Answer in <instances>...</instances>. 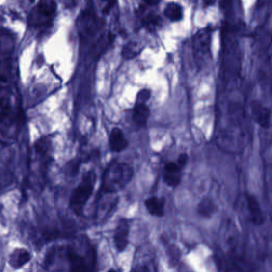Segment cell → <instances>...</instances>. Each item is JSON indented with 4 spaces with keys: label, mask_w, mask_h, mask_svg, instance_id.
Segmentation results:
<instances>
[{
    "label": "cell",
    "mask_w": 272,
    "mask_h": 272,
    "mask_svg": "<svg viewBox=\"0 0 272 272\" xmlns=\"http://www.w3.org/2000/svg\"><path fill=\"white\" fill-rule=\"evenodd\" d=\"M133 177V168L126 163L114 162L108 167L102 181V190L107 193H114L130 182Z\"/></svg>",
    "instance_id": "obj_1"
},
{
    "label": "cell",
    "mask_w": 272,
    "mask_h": 272,
    "mask_svg": "<svg viewBox=\"0 0 272 272\" xmlns=\"http://www.w3.org/2000/svg\"><path fill=\"white\" fill-rule=\"evenodd\" d=\"M96 184V176L94 172H88L83 178L81 183L77 186L70 199V207L75 213L80 214L85 206L88 199L92 196Z\"/></svg>",
    "instance_id": "obj_2"
},
{
    "label": "cell",
    "mask_w": 272,
    "mask_h": 272,
    "mask_svg": "<svg viewBox=\"0 0 272 272\" xmlns=\"http://www.w3.org/2000/svg\"><path fill=\"white\" fill-rule=\"evenodd\" d=\"M212 32L209 29L200 30L193 38L192 50L195 62L199 68H203L211 59Z\"/></svg>",
    "instance_id": "obj_3"
},
{
    "label": "cell",
    "mask_w": 272,
    "mask_h": 272,
    "mask_svg": "<svg viewBox=\"0 0 272 272\" xmlns=\"http://www.w3.org/2000/svg\"><path fill=\"white\" fill-rule=\"evenodd\" d=\"M250 109L252 118H253V121L255 124L260 128L264 129V130H268L271 126V109L265 105V103H263L261 100L257 99L252 100Z\"/></svg>",
    "instance_id": "obj_4"
},
{
    "label": "cell",
    "mask_w": 272,
    "mask_h": 272,
    "mask_svg": "<svg viewBox=\"0 0 272 272\" xmlns=\"http://www.w3.org/2000/svg\"><path fill=\"white\" fill-rule=\"evenodd\" d=\"M245 204L249 212L250 222L254 226H262L265 223V215L262 210V206L255 195L251 192L245 193Z\"/></svg>",
    "instance_id": "obj_5"
},
{
    "label": "cell",
    "mask_w": 272,
    "mask_h": 272,
    "mask_svg": "<svg viewBox=\"0 0 272 272\" xmlns=\"http://www.w3.org/2000/svg\"><path fill=\"white\" fill-rule=\"evenodd\" d=\"M182 169L177 162H170L165 165L163 170L164 182L170 187H177L182 180Z\"/></svg>",
    "instance_id": "obj_6"
},
{
    "label": "cell",
    "mask_w": 272,
    "mask_h": 272,
    "mask_svg": "<svg viewBox=\"0 0 272 272\" xmlns=\"http://www.w3.org/2000/svg\"><path fill=\"white\" fill-rule=\"evenodd\" d=\"M129 232H130V225H129L128 220L121 219L116 226L114 234V243L115 247L119 252L125 251L129 243Z\"/></svg>",
    "instance_id": "obj_7"
},
{
    "label": "cell",
    "mask_w": 272,
    "mask_h": 272,
    "mask_svg": "<svg viewBox=\"0 0 272 272\" xmlns=\"http://www.w3.org/2000/svg\"><path fill=\"white\" fill-rule=\"evenodd\" d=\"M196 212L201 218H212L217 212V204L215 202V200L211 197H203L199 201Z\"/></svg>",
    "instance_id": "obj_8"
},
{
    "label": "cell",
    "mask_w": 272,
    "mask_h": 272,
    "mask_svg": "<svg viewBox=\"0 0 272 272\" xmlns=\"http://www.w3.org/2000/svg\"><path fill=\"white\" fill-rule=\"evenodd\" d=\"M109 147L115 152L124 151L128 147V140L120 129L114 128L109 134Z\"/></svg>",
    "instance_id": "obj_9"
},
{
    "label": "cell",
    "mask_w": 272,
    "mask_h": 272,
    "mask_svg": "<svg viewBox=\"0 0 272 272\" xmlns=\"http://www.w3.org/2000/svg\"><path fill=\"white\" fill-rule=\"evenodd\" d=\"M146 209L149 214L155 217H163L165 215V200L158 197H151L146 200Z\"/></svg>",
    "instance_id": "obj_10"
},
{
    "label": "cell",
    "mask_w": 272,
    "mask_h": 272,
    "mask_svg": "<svg viewBox=\"0 0 272 272\" xmlns=\"http://www.w3.org/2000/svg\"><path fill=\"white\" fill-rule=\"evenodd\" d=\"M149 116H150V109L147 107L146 103H136L133 111V120L138 127H144Z\"/></svg>",
    "instance_id": "obj_11"
},
{
    "label": "cell",
    "mask_w": 272,
    "mask_h": 272,
    "mask_svg": "<svg viewBox=\"0 0 272 272\" xmlns=\"http://www.w3.org/2000/svg\"><path fill=\"white\" fill-rule=\"evenodd\" d=\"M31 260V255L27 250L17 249L11 254L10 265L13 268H21Z\"/></svg>",
    "instance_id": "obj_12"
},
{
    "label": "cell",
    "mask_w": 272,
    "mask_h": 272,
    "mask_svg": "<svg viewBox=\"0 0 272 272\" xmlns=\"http://www.w3.org/2000/svg\"><path fill=\"white\" fill-rule=\"evenodd\" d=\"M166 16L172 22H179L183 16L182 8L177 3H170L165 10Z\"/></svg>",
    "instance_id": "obj_13"
},
{
    "label": "cell",
    "mask_w": 272,
    "mask_h": 272,
    "mask_svg": "<svg viewBox=\"0 0 272 272\" xmlns=\"http://www.w3.org/2000/svg\"><path fill=\"white\" fill-rule=\"evenodd\" d=\"M56 10V4L54 0H41L38 3V11L46 16H51Z\"/></svg>",
    "instance_id": "obj_14"
},
{
    "label": "cell",
    "mask_w": 272,
    "mask_h": 272,
    "mask_svg": "<svg viewBox=\"0 0 272 272\" xmlns=\"http://www.w3.org/2000/svg\"><path fill=\"white\" fill-rule=\"evenodd\" d=\"M151 97V92L149 89H141L136 97V103H146Z\"/></svg>",
    "instance_id": "obj_15"
},
{
    "label": "cell",
    "mask_w": 272,
    "mask_h": 272,
    "mask_svg": "<svg viewBox=\"0 0 272 272\" xmlns=\"http://www.w3.org/2000/svg\"><path fill=\"white\" fill-rule=\"evenodd\" d=\"M145 24L148 28H154L157 27L159 24V18L157 16H150L146 19Z\"/></svg>",
    "instance_id": "obj_16"
},
{
    "label": "cell",
    "mask_w": 272,
    "mask_h": 272,
    "mask_svg": "<svg viewBox=\"0 0 272 272\" xmlns=\"http://www.w3.org/2000/svg\"><path fill=\"white\" fill-rule=\"evenodd\" d=\"M187 162H189V155H187L186 153H181L178 157L177 163L182 168L185 167V165L187 164Z\"/></svg>",
    "instance_id": "obj_17"
},
{
    "label": "cell",
    "mask_w": 272,
    "mask_h": 272,
    "mask_svg": "<svg viewBox=\"0 0 272 272\" xmlns=\"http://www.w3.org/2000/svg\"><path fill=\"white\" fill-rule=\"evenodd\" d=\"M144 1L148 4H157L160 0H144Z\"/></svg>",
    "instance_id": "obj_18"
},
{
    "label": "cell",
    "mask_w": 272,
    "mask_h": 272,
    "mask_svg": "<svg viewBox=\"0 0 272 272\" xmlns=\"http://www.w3.org/2000/svg\"><path fill=\"white\" fill-rule=\"evenodd\" d=\"M105 1H108V2H109V6H112L115 0H105Z\"/></svg>",
    "instance_id": "obj_19"
}]
</instances>
